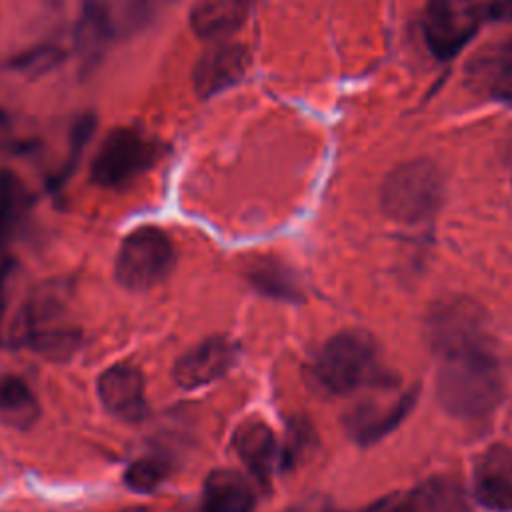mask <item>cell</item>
<instances>
[{
    "label": "cell",
    "mask_w": 512,
    "mask_h": 512,
    "mask_svg": "<svg viewBox=\"0 0 512 512\" xmlns=\"http://www.w3.org/2000/svg\"><path fill=\"white\" fill-rule=\"evenodd\" d=\"M40 416V404L30 386L16 374H0V420L14 428H28Z\"/></svg>",
    "instance_id": "obj_20"
},
{
    "label": "cell",
    "mask_w": 512,
    "mask_h": 512,
    "mask_svg": "<svg viewBox=\"0 0 512 512\" xmlns=\"http://www.w3.org/2000/svg\"><path fill=\"white\" fill-rule=\"evenodd\" d=\"M236 360V346L224 336H210L184 352L172 370L174 382L194 390L222 378Z\"/></svg>",
    "instance_id": "obj_10"
},
{
    "label": "cell",
    "mask_w": 512,
    "mask_h": 512,
    "mask_svg": "<svg viewBox=\"0 0 512 512\" xmlns=\"http://www.w3.org/2000/svg\"><path fill=\"white\" fill-rule=\"evenodd\" d=\"M94 124H96V122H94V116H92V114H82V116L74 122L72 132H70V154H68V160H66L64 168H62L60 174L54 178L56 186L64 182V178L72 172L74 164H76L78 158L82 156V150H84L86 142L90 140V136H92V132H94Z\"/></svg>",
    "instance_id": "obj_26"
},
{
    "label": "cell",
    "mask_w": 512,
    "mask_h": 512,
    "mask_svg": "<svg viewBox=\"0 0 512 512\" xmlns=\"http://www.w3.org/2000/svg\"><path fill=\"white\" fill-rule=\"evenodd\" d=\"M254 504V490L240 472L218 468L206 476L202 512H252Z\"/></svg>",
    "instance_id": "obj_17"
},
{
    "label": "cell",
    "mask_w": 512,
    "mask_h": 512,
    "mask_svg": "<svg viewBox=\"0 0 512 512\" xmlns=\"http://www.w3.org/2000/svg\"><path fill=\"white\" fill-rule=\"evenodd\" d=\"M248 278L262 294H270L276 298H290V300H296L300 294L296 288V282L288 276V272L278 262L262 260L254 264Z\"/></svg>",
    "instance_id": "obj_22"
},
{
    "label": "cell",
    "mask_w": 512,
    "mask_h": 512,
    "mask_svg": "<svg viewBox=\"0 0 512 512\" xmlns=\"http://www.w3.org/2000/svg\"><path fill=\"white\" fill-rule=\"evenodd\" d=\"M468 502L462 484L450 476H432L418 484L394 508L378 506L374 512H466Z\"/></svg>",
    "instance_id": "obj_15"
},
{
    "label": "cell",
    "mask_w": 512,
    "mask_h": 512,
    "mask_svg": "<svg viewBox=\"0 0 512 512\" xmlns=\"http://www.w3.org/2000/svg\"><path fill=\"white\" fill-rule=\"evenodd\" d=\"M480 22V8L470 0H428L422 16L426 46L436 58L448 60L472 40Z\"/></svg>",
    "instance_id": "obj_6"
},
{
    "label": "cell",
    "mask_w": 512,
    "mask_h": 512,
    "mask_svg": "<svg viewBox=\"0 0 512 512\" xmlns=\"http://www.w3.org/2000/svg\"><path fill=\"white\" fill-rule=\"evenodd\" d=\"M168 476V464L156 456H142L124 470V482L134 492H152Z\"/></svg>",
    "instance_id": "obj_23"
},
{
    "label": "cell",
    "mask_w": 512,
    "mask_h": 512,
    "mask_svg": "<svg viewBox=\"0 0 512 512\" xmlns=\"http://www.w3.org/2000/svg\"><path fill=\"white\" fill-rule=\"evenodd\" d=\"M28 204L22 180L6 168H0V246L10 236Z\"/></svg>",
    "instance_id": "obj_21"
},
{
    "label": "cell",
    "mask_w": 512,
    "mask_h": 512,
    "mask_svg": "<svg viewBox=\"0 0 512 512\" xmlns=\"http://www.w3.org/2000/svg\"><path fill=\"white\" fill-rule=\"evenodd\" d=\"M468 84L504 102H512V36L482 46L466 66Z\"/></svg>",
    "instance_id": "obj_12"
},
{
    "label": "cell",
    "mask_w": 512,
    "mask_h": 512,
    "mask_svg": "<svg viewBox=\"0 0 512 512\" xmlns=\"http://www.w3.org/2000/svg\"><path fill=\"white\" fill-rule=\"evenodd\" d=\"M232 446L248 470L262 482L268 484L274 474L278 456L276 436L266 422L246 420L242 422L232 438Z\"/></svg>",
    "instance_id": "obj_16"
},
{
    "label": "cell",
    "mask_w": 512,
    "mask_h": 512,
    "mask_svg": "<svg viewBox=\"0 0 512 512\" xmlns=\"http://www.w3.org/2000/svg\"><path fill=\"white\" fill-rule=\"evenodd\" d=\"M174 244L158 226L134 228L120 244L114 260V278L132 292L160 284L174 268Z\"/></svg>",
    "instance_id": "obj_4"
},
{
    "label": "cell",
    "mask_w": 512,
    "mask_h": 512,
    "mask_svg": "<svg viewBox=\"0 0 512 512\" xmlns=\"http://www.w3.org/2000/svg\"><path fill=\"white\" fill-rule=\"evenodd\" d=\"M312 376L330 394H348L378 376V348L364 330L332 336L312 364Z\"/></svg>",
    "instance_id": "obj_3"
},
{
    "label": "cell",
    "mask_w": 512,
    "mask_h": 512,
    "mask_svg": "<svg viewBox=\"0 0 512 512\" xmlns=\"http://www.w3.org/2000/svg\"><path fill=\"white\" fill-rule=\"evenodd\" d=\"M14 138H12V122L8 118V114L0 108V146H6L10 144Z\"/></svg>",
    "instance_id": "obj_28"
},
{
    "label": "cell",
    "mask_w": 512,
    "mask_h": 512,
    "mask_svg": "<svg viewBox=\"0 0 512 512\" xmlns=\"http://www.w3.org/2000/svg\"><path fill=\"white\" fill-rule=\"evenodd\" d=\"M474 496L494 512L512 510V448L490 446L474 466Z\"/></svg>",
    "instance_id": "obj_13"
},
{
    "label": "cell",
    "mask_w": 512,
    "mask_h": 512,
    "mask_svg": "<svg viewBox=\"0 0 512 512\" xmlns=\"http://www.w3.org/2000/svg\"><path fill=\"white\" fill-rule=\"evenodd\" d=\"M62 58H64V52L58 46L44 44V46L30 48V50L18 54L16 58H12L10 68L18 70L20 74H24L28 78H36V76H42V74L54 70Z\"/></svg>",
    "instance_id": "obj_24"
},
{
    "label": "cell",
    "mask_w": 512,
    "mask_h": 512,
    "mask_svg": "<svg viewBox=\"0 0 512 512\" xmlns=\"http://www.w3.org/2000/svg\"><path fill=\"white\" fill-rule=\"evenodd\" d=\"M60 298L42 294L30 300L22 312L20 338L36 352L50 358L70 356L80 342V330L64 316Z\"/></svg>",
    "instance_id": "obj_7"
},
{
    "label": "cell",
    "mask_w": 512,
    "mask_h": 512,
    "mask_svg": "<svg viewBox=\"0 0 512 512\" xmlns=\"http://www.w3.org/2000/svg\"><path fill=\"white\" fill-rule=\"evenodd\" d=\"M120 512H146L142 508H126V510H120Z\"/></svg>",
    "instance_id": "obj_30"
},
{
    "label": "cell",
    "mask_w": 512,
    "mask_h": 512,
    "mask_svg": "<svg viewBox=\"0 0 512 512\" xmlns=\"http://www.w3.org/2000/svg\"><path fill=\"white\" fill-rule=\"evenodd\" d=\"M250 68V52L236 42H218L208 48L192 70V84L200 98H212L214 94L238 84Z\"/></svg>",
    "instance_id": "obj_9"
},
{
    "label": "cell",
    "mask_w": 512,
    "mask_h": 512,
    "mask_svg": "<svg viewBox=\"0 0 512 512\" xmlns=\"http://www.w3.org/2000/svg\"><path fill=\"white\" fill-rule=\"evenodd\" d=\"M248 16L246 0H196L190 10V28L198 38L224 40Z\"/></svg>",
    "instance_id": "obj_18"
},
{
    "label": "cell",
    "mask_w": 512,
    "mask_h": 512,
    "mask_svg": "<svg viewBox=\"0 0 512 512\" xmlns=\"http://www.w3.org/2000/svg\"><path fill=\"white\" fill-rule=\"evenodd\" d=\"M160 160V144L136 128H114L100 142L90 178L102 188L122 186Z\"/></svg>",
    "instance_id": "obj_5"
},
{
    "label": "cell",
    "mask_w": 512,
    "mask_h": 512,
    "mask_svg": "<svg viewBox=\"0 0 512 512\" xmlns=\"http://www.w3.org/2000/svg\"><path fill=\"white\" fill-rule=\"evenodd\" d=\"M486 314L468 298L440 300L428 316V338L434 354L488 340Z\"/></svg>",
    "instance_id": "obj_8"
},
{
    "label": "cell",
    "mask_w": 512,
    "mask_h": 512,
    "mask_svg": "<svg viewBox=\"0 0 512 512\" xmlns=\"http://www.w3.org/2000/svg\"><path fill=\"white\" fill-rule=\"evenodd\" d=\"M444 198V178L432 160H410L396 166L382 182L380 206L400 224H420L432 218Z\"/></svg>",
    "instance_id": "obj_2"
},
{
    "label": "cell",
    "mask_w": 512,
    "mask_h": 512,
    "mask_svg": "<svg viewBox=\"0 0 512 512\" xmlns=\"http://www.w3.org/2000/svg\"><path fill=\"white\" fill-rule=\"evenodd\" d=\"M112 36V16L100 0H82L76 24V48L86 70L94 68Z\"/></svg>",
    "instance_id": "obj_19"
},
{
    "label": "cell",
    "mask_w": 512,
    "mask_h": 512,
    "mask_svg": "<svg viewBox=\"0 0 512 512\" xmlns=\"http://www.w3.org/2000/svg\"><path fill=\"white\" fill-rule=\"evenodd\" d=\"M290 512H332L328 508H310V506H294Z\"/></svg>",
    "instance_id": "obj_29"
},
{
    "label": "cell",
    "mask_w": 512,
    "mask_h": 512,
    "mask_svg": "<svg viewBox=\"0 0 512 512\" xmlns=\"http://www.w3.org/2000/svg\"><path fill=\"white\" fill-rule=\"evenodd\" d=\"M412 404L414 392L398 396L390 402H364L346 416V430L360 444L376 442L402 422Z\"/></svg>",
    "instance_id": "obj_14"
},
{
    "label": "cell",
    "mask_w": 512,
    "mask_h": 512,
    "mask_svg": "<svg viewBox=\"0 0 512 512\" xmlns=\"http://www.w3.org/2000/svg\"><path fill=\"white\" fill-rule=\"evenodd\" d=\"M438 356L436 392L452 416L482 418L502 400V368L492 352L490 340L450 348Z\"/></svg>",
    "instance_id": "obj_1"
},
{
    "label": "cell",
    "mask_w": 512,
    "mask_h": 512,
    "mask_svg": "<svg viewBox=\"0 0 512 512\" xmlns=\"http://www.w3.org/2000/svg\"><path fill=\"white\" fill-rule=\"evenodd\" d=\"M96 392L102 406L118 420L138 422L146 414L144 376L128 362H118L106 368L98 376Z\"/></svg>",
    "instance_id": "obj_11"
},
{
    "label": "cell",
    "mask_w": 512,
    "mask_h": 512,
    "mask_svg": "<svg viewBox=\"0 0 512 512\" xmlns=\"http://www.w3.org/2000/svg\"><path fill=\"white\" fill-rule=\"evenodd\" d=\"M482 20H494V22H508L512 20V0H488L484 4H478Z\"/></svg>",
    "instance_id": "obj_27"
},
{
    "label": "cell",
    "mask_w": 512,
    "mask_h": 512,
    "mask_svg": "<svg viewBox=\"0 0 512 512\" xmlns=\"http://www.w3.org/2000/svg\"><path fill=\"white\" fill-rule=\"evenodd\" d=\"M172 2H176V0H124L122 22L126 28L138 30V28L150 24Z\"/></svg>",
    "instance_id": "obj_25"
}]
</instances>
